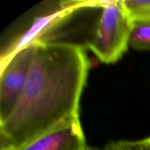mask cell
<instances>
[{
    "label": "cell",
    "instance_id": "1",
    "mask_svg": "<svg viewBox=\"0 0 150 150\" xmlns=\"http://www.w3.org/2000/svg\"><path fill=\"white\" fill-rule=\"evenodd\" d=\"M36 42L21 97L0 124V150H14L62 122L79 117L89 62L82 46L72 42Z\"/></svg>",
    "mask_w": 150,
    "mask_h": 150
},
{
    "label": "cell",
    "instance_id": "2",
    "mask_svg": "<svg viewBox=\"0 0 150 150\" xmlns=\"http://www.w3.org/2000/svg\"><path fill=\"white\" fill-rule=\"evenodd\" d=\"M101 15L87 48L105 64L122 58L129 47L132 21L121 1H100Z\"/></svg>",
    "mask_w": 150,
    "mask_h": 150
},
{
    "label": "cell",
    "instance_id": "3",
    "mask_svg": "<svg viewBox=\"0 0 150 150\" xmlns=\"http://www.w3.org/2000/svg\"><path fill=\"white\" fill-rule=\"evenodd\" d=\"M35 48L36 42H33L1 62L0 124L10 117L21 97L32 67Z\"/></svg>",
    "mask_w": 150,
    "mask_h": 150
},
{
    "label": "cell",
    "instance_id": "4",
    "mask_svg": "<svg viewBox=\"0 0 150 150\" xmlns=\"http://www.w3.org/2000/svg\"><path fill=\"white\" fill-rule=\"evenodd\" d=\"M86 146L79 117L62 122L14 150H82Z\"/></svg>",
    "mask_w": 150,
    "mask_h": 150
},
{
    "label": "cell",
    "instance_id": "5",
    "mask_svg": "<svg viewBox=\"0 0 150 150\" xmlns=\"http://www.w3.org/2000/svg\"><path fill=\"white\" fill-rule=\"evenodd\" d=\"M129 45L136 50L150 51V22L132 21Z\"/></svg>",
    "mask_w": 150,
    "mask_h": 150
},
{
    "label": "cell",
    "instance_id": "6",
    "mask_svg": "<svg viewBox=\"0 0 150 150\" xmlns=\"http://www.w3.org/2000/svg\"><path fill=\"white\" fill-rule=\"evenodd\" d=\"M103 150H150V137L139 141H113Z\"/></svg>",
    "mask_w": 150,
    "mask_h": 150
},
{
    "label": "cell",
    "instance_id": "7",
    "mask_svg": "<svg viewBox=\"0 0 150 150\" xmlns=\"http://www.w3.org/2000/svg\"><path fill=\"white\" fill-rule=\"evenodd\" d=\"M82 150H100V149H98V148L96 147H92V146H89L86 145V146H84V147L83 148V149Z\"/></svg>",
    "mask_w": 150,
    "mask_h": 150
},
{
    "label": "cell",
    "instance_id": "8",
    "mask_svg": "<svg viewBox=\"0 0 150 150\" xmlns=\"http://www.w3.org/2000/svg\"><path fill=\"white\" fill-rule=\"evenodd\" d=\"M149 21V22H150V19H148V20H146V21Z\"/></svg>",
    "mask_w": 150,
    "mask_h": 150
}]
</instances>
